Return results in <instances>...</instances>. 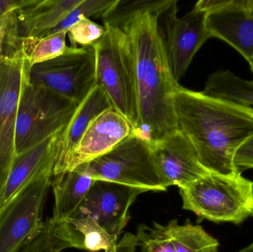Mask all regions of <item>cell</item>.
<instances>
[{"instance_id":"23","label":"cell","mask_w":253,"mask_h":252,"mask_svg":"<svg viewBox=\"0 0 253 252\" xmlns=\"http://www.w3.org/2000/svg\"><path fill=\"white\" fill-rule=\"evenodd\" d=\"M68 33L61 32L53 35L39 38H22V54L30 66L51 60L69 50L66 45Z\"/></svg>"},{"instance_id":"27","label":"cell","mask_w":253,"mask_h":252,"mask_svg":"<svg viewBox=\"0 0 253 252\" xmlns=\"http://www.w3.org/2000/svg\"><path fill=\"white\" fill-rule=\"evenodd\" d=\"M106 29L105 27L93 22L89 18L82 19L70 28L68 31L71 47H90L101 39Z\"/></svg>"},{"instance_id":"17","label":"cell","mask_w":253,"mask_h":252,"mask_svg":"<svg viewBox=\"0 0 253 252\" xmlns=\"http://www.w3.org/2000/svg\"><path fill=\"white\" fill-rule=\"evenodd\" d=\"M83 0H29L16 9V26L20 38L44 36Z\"/></svg>"},{"instance_id":"14","label":"cell","mask_w":253,"mask_h":252,"mask_svg":"<svg viewBox=\"0 0 253 252\" xmlns=\"http://www.w3.org/2000/svg\"><path fill=\"white\" fill-rule=\"evenodd\" d=\"M132 133V126L121 113L114 108L107 109L90 124L70 158L65 172L105 155Z\"/></svg>"},{"instance_id":"33","label":"cell","mask_w":253,"mask_h":252,"mask_svg":"<svg viewBox=\"0 0 253 252\" xmlns=\"http://www.w3.org/2000/svg\"><path fill=\"white\" fill-rule=\"evenodd\" d=\"M249 62L250 66H251V71H252V72L253 74V58L252 59H251V60H250L249 62ZM251 81H252V83L253 84V79Z\"/></svg>"},{"instance_id":"32","label":"cell","mask_w":253,"mask_h":252,"mask_svg":"<svg viewBox=\"0 0 253 252\" xmlns=\"http://www.w3.org/2000/svg\"><path fill=\"white\" fill-rule=\"evenodd\" d=\"M239 252H253V242L248 247H245Z\"/></svg>"},{"instance_id":"2","label":"cell","mask_w":253,"mask_h":252,"mask_svg":"<svg viewBox=\"0 0 253 252\" xmlns=\"http://www.w3.org/2000/svg\"><path fill=\"white\" fill-rule=\"evenodd\" d=\"M159 16L141 13L123 29L130 39L135 59L139 110L136 135L150 142L179 130L174 95L180 84L174 80L167 61L158 27Z\"/></svg>"},{"instance_id":"6","label":"cell","mask_w":253,"mask_h":252,"mask_svg":"<svg viewBox=\"0 0 253 252\" xmlns=\"http://www.w3.org/2000/svg\"><path fill=\"white\" fill-rule=\"evenodd\" d=\"M94 180L112 182L147 191H165L156 170L150 141L131 134L112 150L86 163Z\"/></svg>"},{"instance_id":"31","label":"cell","mask_w":253,"mask_h":252,"mask_svg":"<svg viewBox=\"0 0 253 252\" xmlns=\"http://www.w3.org/2000/svg\"><path fill=\"white\" fill-rule=\"evenodd\" d=\"M29 0H0V19L12 10L26 4Z\"/></svg>"},{"instance_id":"19","label":"cell","mask_w":253,"mask_h":252,"mask_svg":"<svg viewBox=\"0 0 253 252\" xmlns=\"http://www.w3.org/2000/svg\"><path fill=\"white\" fill-rule=\"evenodd\" d=\"M53 178L54 207L51 220L56 224L77 214L95 180L89 175L86 164Z\"/></svg>"},{"instance_id":"15","label":"cell","mask_w":253,"mask_h":252,"mask_svg":"<svg viewBox=\"0 0 253 252\" xmlns=\"http://www.w3.org/2000/svg\"><path fill=\"white\" fill-rule=\"evenodd\" d=\"M114 108L101 86L96 84L80 104L56 142L53 176L65 171L70 158L93 121L107 109Z\"/></svg>"},{"instance_id":"3","label":"cell","mask_w":253,"mask_h":252,"mask_svg":"<svg viewBox=\"0 0 253 252\" xmlns=\"http://www.w3.org/2000/svg\"><path fill=\"white\" fill-rule=\"evenodd\" d=\"M105 28L103 36L93 46L96 54V84L103 88L113 108L127 120L136 134L139 110L130 39L122 30Z\"/></svg>"},{"instance_id":"18","label":"cell","mask_w":253,"mask_h":252,"mask_svg":"<svg viewBox=\"0 0 253 252\" xmlns=\"http://www.w3.org/2000/svg\"><path fill=\"white\" fill-rule=\"evenodd\" d=\"M53 235L61 250L78 249L90 252L107 251L118 238L110 235L90 216L75 215L54 224Z\"/></svg>"},{"instance_id":"5","label":"cell","mask_w":253,"mask_h":252,"mask_svg":"<svg viewBox=\"0 0 253 252\" xmlns=\"http://www.w3.org/2000/svg\"><path fill=\"white\" fill-rule=\"evenodd\" d=\"M78 105L44 87L27 81L16 123V154L23 153L63 131Z\"/></svg>"},{"instance_id":"1","label":"cell","mask_w":253,"mask_h":252,"mask_svg":"<svg viewBox=\"0 0 253 252\" xmlns=\"http://www.w3.org/2000/svg\"><path fill=\"white\" fill-rule=\"evenodd\" d=\"M174 108L178 127L193 142L206 170L223 176L242 173L235 158L253 136V107L179 85Z\"/></svg>"},{"instance_id":"25","label":"cell","mask_w":253,"mask_h":252,"mask_svg":"<svg viewBox=\"0 0 253 252\" xmlns=\"http://www.w3.org/2000/svg\"><path fill=\"white\" fill-rule=\"evenodd\" d=\"M135 238L141 252H175L168 226L156 222L152 226L140 224Z\"/></svg>"},{"instance_id":"7","label":"cell","mask_w":253,"mask_h":252,"mask_svg":"<svg viewBox=\"0 0 253 252\" xmlns=\"http://www.w3.org/2000/svg\"><path fill=\"white\" fill-rule=\"evenodd\" d=\"M28 82L80 105L96 85L94 47H72L62 56L29 67Z\"/></svg>"},{"instance_id":"16","label":"cell","mask_w":253,"mask_h":252,"mask_svg":"<svg viewBox=\"0 0 253 252\" xmlns=\"http://www.w3.org/2000/svg\"><path fill=\"white\" fill-rule=\"evenodd\" d=\"M60 133L16 155L8 177L0 192V209L31 182L44 173L53 172L56 142Z\"/></svg>"},{"instance_id":"22","label":"cell","mask_w":253,"mask_h":252,"mask_svg":"<svg viewBox=\"0 0 253 252\" xmlns=\"http://www.w3.org/2000/svg\"><path fill=\"white\" fill-rule=\"evenodd\" d=\"M175 0H117L114 6L101 17L104 27L123 31L125 25L138 15L152 13L161 15Z\"/></svg>"},{"instance_id":"8","label":"cell","mask_w":253,"mask_h":252,"mask_svg":"<svg viewBox=\"0 0 253 252\" xmlns=\"http://www.w3.org/2000/svg\"><path fill=\"white\" fill-rule=\"evenodd\" d=\"M52 178L53 172L44 173L0 209V252H19L40 235Z\"/></svg>"},{"instance_id":"10","label":"cell","mask_w":253,"mask_h":252,"mask_svg":"<svg viewBox=\"0 0 253 252\" xmlns=\"http://www.w3.org/2000/svg\"><path fill=\"white\" fill-rule=\"evenodd\" d=\"M30 65L25 59L0 62V192L16 157V123Z\"/></svg>"},{"instance_id":"12","label":"cell","mask_w":253,"mask_h":252,"mask_svg":"<svg viewBox=\"0 0 253 252\" xmlns=\"http://www.w3.org/2000/svg\"><path fill=\"white\" fill-rule=\"evenodd\" d=\"M146 192L112 182L95 180L75 215L90 216L110 235L119 238L129 220V207L138 195Z\"/></svg>"},{"instance_id":"29","label":"cell","mask_w":253,"mask_h":252,"mask_svg":"<svg viewBox=\"0 0 253 252\" xmlns=\"http://www.w3.org/2000/svg\"><path fill=\"white\" fill-rule=\"evenodd\" d=\"M235 164L242 173L253 169V136L238 151Z\"/></svg>"},{"instance_id":"21","label":"cell","mask_w":253,"mask_h":252,"mask_svg":"<svg viewBox=\"0 0 253 252\" xmlns=\"http://www.w3.org/2000/svg\"><path fill=\"white\" fill-rule=\"evenodd\" d=\"M175 252H218L219 242L199 225L187 220L178 225L172 220L167 225Z\"/></svg>"},{"instance_id":"24","label":"cell","mask_w":253,"mask_h":252,"mask_svg":"<svg viewBox=\"0 0 253 252\" xmlns=\"http://www.w3.org/2000/svg\"><path fill=\"white\" fill-rule=\"evenodd\" d=\"M117 1V0H83L56 27L49 31L42 37L61 32L68 33L71 27L74 26L79 21L85 18L93 16L101 17L107 10L115 4Z\"/></svg>"},{"instance_id":"30","label":"cell","mask_w":253,"mask_h":252,"mask_svg":"<svg viewBox=\"0 0 253 252\" xmlns=\"http://www.w3.org/2000/svg\"><path fill=\"white\" fill-rule=\"evenodd\" d=\"M138 247L135 235L126 233L122 238L120 243H117L115 246L105 252H135Z\"/></svg>"},{"instance_id":"9","label":"cell","mask_w":253,"mask_h":252,"mask_svg":"<svg viewBox=\"0 0 253 252\" xmlns=\"http://www.w3.org/2000/svg\"><path fill=\"white\" fill-rule=\"evenodd\" d=\"M159 16L163 18V25L158 24V27L167 61L174 80L178 83L198 50L211 38L207 28V13L193 8L178 18L175 0Z\"/></svg>"},{"instance_id":"13","label":"cell","mask_w":253,"mask_h":252,"mask_svg":"<svg viewBox=\"0 0 253 252\" xmlns=\"http://www.w3.org/2000/svg\"><path fill=\"white\" fill-rule=\"evenodd\" d=\"M211 38L225 41L248 62L253 58V0H226L207 14Z\"/></svg>"},{"instance_id":"26","label":"cell","mask_w":253,"mask_h":252,"mask_svg":"<svg viewBox=\"0 0 253 252\" xmlns=\"http://www.w3.org/2000/svg\"><path fill=\"white\" fill-rule=\"evenodd\" d=\"M16 10L0 19V62L24 59L22 38L16 32Z\"/></svg>"},{"instance_id":"11","label":"cell","mask_w":253,"mask_h":252,"mask_svg":"<svg viewBox=\"0 0 253 252\" xmlns=\"http://www.w3.org/2000/svg\"><path fill=\"white\" fill-rule=\"evenodd\" d=\"M150 144L156 170L166 189L171 186L186 187L211 173L201 164L193 142L180 129L159 140L150 141Z\"/></svg>"},{"instance_id":"28","label":"cell","mask_w":253,"mask_h":252,"mask_svg":"<svg viewBox=\"0 0 253 252\" xmlns=\"http://www.w3.org/2000/svg\"><path fill=\"white\" fill-rule=\"evenodd\" d=\"M54 223L51 218L44 222L40 235L27 244L19 252H62L53 235Z\"/></svg>"},{"instance_id":"20","label":"cell","mask_w":253,"mask_h":252,"mask_svg":"<svg viewBox=\"0 0 253 252\" xmlns=\"http://www.w3.org/2000/svg\"><path fill=\"white\" fill-rule=\"evenodd\" d=\"M202 92L253 107L252 81L243 79L230 71H218L211 74Z\"/></svg>"},{"instance_id":"4","label":"cell","mask_w":253,"mask_h":252,"mask_svg":"<svg viewBox=\"0 0 253 252\" xmlns=\"http://www.w3.org/2000/svg\"><path fill=\"white\" fill-rule=\"evenodd\" d=\"M183 209L199 220L239 225L253 218V181L242 176L211 173L179 188Z\"/></svg>"}]
</instances>
